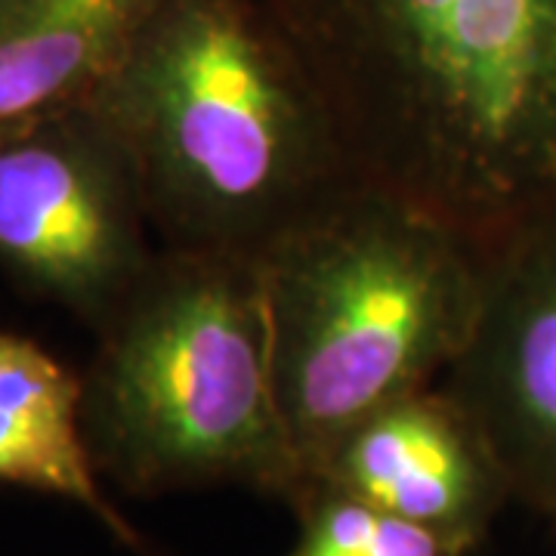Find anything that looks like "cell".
<instances>
[{"mask_svg":"<svg viewBox=\"0 0 556 556\" xmlns=\"http://www.w3.org/2000/svg\"><path fill=\"white\" fill-rule=\"evenodd\" d=\"M80 378L93 460L124 492L239 482L303 495L254 257L155 251Z\"/></svg>","mask_w":556,"mask_h":556,"instance_id":"4","label":"cell"},{"mask_svg":"<svg viewBox=\"0 0 556 556\" xmlns=\"http://www.w3.org/2000/svg\"><path fill=\"white\" fill-rule=\"evenodd\" d=\"M485 254L452 219L368 177L260 254L303 492L365 417L448 375L477 325Z\"/></svg>","mask_w":556,"mask_h":556,"instance_id":"3","label":"cell"},{"mask_svg":"<svg viewBox=\"0 0 556 556\" xmlns=\"http://www.w3.org/2000/svg\"><path fill=\"white\" fill-rule=\"evenodd\" d=\"M316 482L470 551L510 495L507 473L477 420L448 390L433 387L365 417L334 448Z\"/></svg>","mask_w":556,"mask_h":556,"instance_id":"7","label":"cell"},{"mask_svg":"<svg viewBox=\"0 0 556 556\" xmlns=\"http://www.w3.org/2000/svg\"><path fill=\"white\" fill-rule=\"evenodd\" d=\"M100 477L84 433V378L35 340L0 331V482L78 504L142 554L137 529L112 507Z\"/></svg>","mask_w":556,"mask_h":556,"instance_id":"8","label":"cell"},{"mask_svg":"<svg viewBox=\"0 0 556 556\" xmlns=\"http://www.w3.org/2000/svg\"><path fill=\"white\" fill-rule=\"evenodd\" d=\"M358 174L492 248L556 214V0H263Z\"/></svg>","mask_w":556,"mask_h":556,"instance_id":"1","label":"cell"},{"mask_svg":"<svg viewBox=\"0 0 556 556\" xmlns=\"http://www.w3.org/2000/svg\"><path fill=\"white\" fill-rule=\"evenodd\" d=\"M137 167L84 102L0 130V266L93 331L155 251Z\"/></svg>","mask_w":556,"mask_h":556,"instance_id":"5","label":"cell"},{"mask_svg":"<svg viewBox=\"0 0 556 556\" xmlns=\"http://www.w3.org/2000/svg\"><path fill=\"white\" fill-rule=\"evenodd\" d=\"M298 501H303V532L291 556H467L470 551L325 482L309 485Z\"/></svg>","mask_w":556,"mask_h":556,"instance_id":"10","label":"cell"},{"mask_svg":"<svg viewBox=\"0 0 556 556\" xmlns=\"http://www.w3.org/2000/svg\"><path fill=\"white\" fill-rule=\"evenodd\" d=\"M90 105L164 248L257 260L362 174L263 0H155Z\"/></svg>","mask_w":556,"mask_h":556,"instance_id":"2","label":"cell"},{"mask_svg":"<svg viewBox=\"0 0 556 556\" xmlns=\"http://www.w3.org/2000/svg\"><path fill=\"white\" fill-rule=\"evenodd\" d=\"M155 0H0V130L93 100Z\"/></svg>","mask_w":556,"mask_h":556,"instance_id":"9","label":"cell"},{"mask_svg":"<svg viewBox=\"0 0 556 556\" xmlns=\"http://www.w3.org/2000/svg\"><path fill=\"white\" fill-rule=\"evenodd\" d=\"M445 390L485 433L510 492L556 514V214L489 248L477 325Z\"/></svg>","mask_w":556,"mask_h":556,"instance_id":"6","label":"cell"}]
</instances>
